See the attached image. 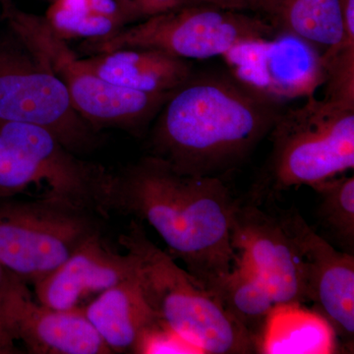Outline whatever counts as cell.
I'll use <instances>...</instances> for the list:
<instances>
[{"instance_id": "6da1fadb", "label": "cell", "mask_w": 354, "mask_h": 354, "mask_svg": "<svg viewBox=\"0 0 354 354\" xmlns=\"http://www.w3.org/2000/svg\"><path fill=\"white\" fill-rule=\"evenodd\" d=\"M237 202L220 177L180 174L153 155L113 176L109 193L111 212L147 221L209 292L237 259L232 242Z\"/></svg>"}, {"instance_id": "7a4b0ae2", "label": "cell", "mask_w": 354, "mask_h": 354, "mask_svg": "<svg viewBox=\"0 0 354 354\" xmlns=\"http://www.w3.org/2000/svg\"><path fill=\"white\" fill-rule=\"evenodd\" d=\"M281 104L232 76L193 74L160 109L153 156L180 174L220 177L270 134Z\"/></svg>"}, {"instance_id": "3957f363", "label": "cell", "mask_w": 354, "mask_h": 354, "mask_svg": "<svg viewBox=\"0 0 354 354\" xmlns=\"http://www.w3.org/2000/svg\"><path fill=\"white\" fill-rule=\"evenodd\" d=\"M267 165L245 202L263 206L281 192L314 187L354 167V106L324 97L283 111L270 132Z\"/></svg>"}, {"instance_id": "277c9868", "label": "cell", "mask_w": 354, "mask_h": 354, "mask_svg": "<svg viewBox=\"0 0 354 354\" xmlns=\"http://www.w3.org/2000/svg\"><path fill=\"white\" fill-rule=\"evenodd\" d=\"M118 242L134 258L136 278L160 323L201 353H259L245 330L176 259L132 220Z\"/></svg>"}, {"instance_id": "5b68a950", "label": "cell", "mask_w": 354, "mask_h": 354, "mask_svg": "<svg viewBox=\"0 0 354 354\" xmlns=\"http://www.w3.org/2000/svg\"><path fill=\"white\" fill-rule=\"evenodd\" d=\"M113 176L43 127L0 120V200L27 196L111 213Z\"/></svg>"}, {"instance_id": "8992f818", "label": "cell", "mask_w": 354, "mask_h": 354, "mask_svg": "<svg viewBox=\"0 0 354 354\" xmlns=\"http://www.w3.org/2000/svg\"><path fill=\"white\" fill-rule=\"evenodd\" d=\"M0 3L14 36L62 81L77 113L88 124L138 127L160 111L171 94H147L102 80L44 18L23 12L11 0H0Z\"/></svg>"}, {"instance_id": "52a82bcc", "label": "cell", "mask_w": 354, "mask_h": 354, "mask_svg": "<svg viewBox=\"0 0 354 354\" xmlns=\"http://www.w3.org/2000/svg\"><path fill=\"white\" fill-rule=\"evenodd\" d=\"M99 214L41 198L0 200V264L29 286L57 270L91 235Z\"/></svg>"}, {"instance_id": "ba28073f", "label": "cell", "mask_w": 354, "mask_h": 354, "mask_svg": "<svg viewBox=\"0 0 354 354\" xmlns=\"http://www.w3.org/2000/svg\"><path fill=\"white\" fill-rule=\"evenodd\" d=\"M278 32L274 24L239 10L189 3L93 39L88 48L97 53L123 48H153L181 59H208L223 57L244 41L271 39Z\"/></svg>"}, {"instance_id": "9c48e42d", "label": "cell", "mask_w": 354, "mask_h": 354, "mask_svg": "<svg viewBox=\"0 0 354 354\" xmlns=\"http://www.w3.org/2000/svg\"><path fill=\"white\" fill-rule=\"evenodd\" d=\"M18 50L0 39V120L43 127L74 153L88 149L90 124L77 113L64 84Z\"/></svg>"}, {"instance_id": "30bf717a", "label": "cell", "mask_w": 354, "mask_h": 354, "mask_svg": "<svg viewBox=\"0 0 354 354\" xmlns=\"http://www.w3.org/2000/svg\"><path fill=\"white\" fill-rule=\"evenodd\" d=\"M323 51L297 35L244 41L223 55L230 73L256 92L283 102L309 97L325 82Z\"/></svg>"}, {"instance_id": "8fae6325", "label": "cell", "mask_w": 354, "mask_h": 354, "mask_svg": "<svg viewBox=\"0 0 354 354\" xmlns=\"http://www.w3.org/2000/svg\"><path fill=\"white\" fill-rule=\"evenodd\" d=\"M274 216L304 262L307 302L327 321L337 346L351 349L354 337V255L321 236L295 208L277 209Z\"/></svg>"}, {"instance_id": "7c38bea8", "label": "cell", "mask_w": 354, "mask_h": 354, "mask_svg": "<svg viewBox=\"0 0 354 354\" xmlns=\"http://www.w3.org/2000/svg\"><path fill=\"white\" fill-rule=\"evenodd\" d=\"M0 326L28 353H111L82 309L46 306L28 283L7 271L0 288Z\"/></svg>"}, {"instance_id": "4fadbf2b", "label": "cell", "mask_w": 354, "mask_h": 354, "mask_svg": "<svg viewBox=\"0 0 354 354\" xmlns=\"http://www.w3.org/2000/svg\"><path fill=\"white\" fill-rule=\"evenodd\" d=\"M232 246L249 263L277 306L307 302L304 262L274 214L239 200Z\"/></svg>"}, {"instance_id": "5bb4252c", "label": "cell", "mask_w": 354, "mask_h": 354, "mask_svg": "<svg viewBox=\"0 0 354 354\" xmlns=\"http://www.w3.org/2000/svg\"><path fill=\"white\" fill-rule=\"evenodd\" d=\"M136 274L134 258L116 252L102 232L88 236L57 270L35 283L34 295L50 308L83 309L102 292Z\"/></svg>"}, {"instance_id": "9a60e30c", "label": "cell", "mask_w": 354, "mask_h": 354, "mask_svg": "<svg viewBox=\"0 0 354 354\" xmlns=\"http://www.w3.org/2000/svg\"><path fill=\"white\" fill-rule=\"evenodd\" d=\"M83 62L102 80L147 94H171L193 75L187 60L153 48H118Z\"/></svg>"}, {"instance_id": "2e32d148", "label": "cell", "mask_w": 354, "mask_h": 354, "mask_svg": "<svg viewBox=\"0 0 354 354\" xmlns=\"http://www.w3.org/2000/svg\"><path fill=\"white\" fill-rule=\"evenodd\" d=\"M82 310L111 353H136L146 333L160 322L136 274L102 292Z\"/></svg>"}, {"instance_id": "e0dca14e", "label": "cell", "mask_w": 354, "mask_h": 354, "mask_svg": "<svg viewBox=\"0 0 354 354\" xmlns=\"http://www.w3.org/2000/svg\"><path fill=\"white\" fill-rule=\"evenodd\" d=\"M209 293L245 330L262 353L266 330L277 305L249 263L237 253L232 271Z\"/></svg>"}, {"instance_id": "ac0fdd59", "label": "cell", "mask_w": 354, "mask_h": 354, "mask_svg": "<svg viewBox=\"0 0 354 354\" xmlns=\"http://www.w3.org/2000/svg\"><path fill=\"white\" fill-rule=\"evenodd\" d=\"M302 305H281L272 311L262 353H332L337 348L327 321Z\"/></svg>"}, {"instance_id": "d6986e66", "label": "cell", "mask_w": 354, "mask_h": 354, "mask_svg": "<svg viewBox=\"0 0 354 354\" xmlns=\"http://www.w3.org/2000/svg\"><path fill=\"white\" fill-rule=\"evenodd\" d=\"M274 14L278 31L297 35L325 50L344 41L339 0H279Z\"/></svg>"}, {"instance_id": "ffe728a7", "label": "cell", "mask_w": 354, "mask_h": 354, "mask_svg": "<svg viewBox=\"0 0 354 354\" xmlns=\"http://www.w3.org/2000/svg\"><path fill=\"white\" fill-rule=\"evenodd\" d=\"M319 197L317 218L339 250L354 255V177L335 176L312 187Z\"/></svg>"}, {"instance_id": "44dd1931", "label": "cell", "mask_w": 354, "mask_h": 354, "mask_svg": "<svg viewBox=\"0 0 354 354\" xmlns=\"http://www.w3.org/2000/svg\"><path fill=\"white\" fill-rule=\"evenodd\" d=\"M60 39L85 38L88 41L108 37L123 29L118 21L94 12L88 0H55L44 18Z\"/></svg>"}, {"instance_id": "7402d4cb", "label": "cell", "mask_w": 354, "mask_h": 354, "mask_svg": "<svg viewBox=\"0 0 354 354\" xmlns=\"http://www.w3.org/2000/svg\"><path fill=\"white\" fill-rule=\"evenodd\" d=\"M138 354L185 353L200 354L199 351L180 335L158 322L151 328L140 342Z\"/></svg>"}, {"instance_id": "603a6c76", "label": "cell", "mask_w": 354, "mask_h": 354, "mask_svg": "<svg viewBox=\"0 0 354 354\" xmlns=\"http://www.w3.org/2000/svg\"><path fill=\"white\" fill-rule=\"evenodd\" d=\"M134 2L141 15L146 18L189 4L186 0H134Z\"/></svg>"}, {"instance_id": "cb8c5ba5", "label": "cell", "mask_w": 354, "mask_h": 354, "mask_svg": "<svg viewBox=\"0 0 354 354\" xmlns=\"http://www.w3.org/2000/svg\"><path fill=\"white\" fill-rule=\"evenodd\" d=\"M342 25H344V41L346 44H354V0H339Z\"/></svg>"}, {"instance_id": "d4e9b609", "label": "cell", "mask_w": 354, "mask_h": 354, "mask_svg": "<svg viewBox=\"0 0 354 354\" xmlns=\"http://www.w3.org/2000/svg\"><path fill=\"white\" fill-rule=\"evenodd\" d=\"M206 2L223 7V8L241 11L243 9L250 8V7L270 3V0H206Z\"/></svg>"}, {"instance_id": "484cf974", "label": "cell", "mask_w": 354, "mask_h": 354, "mask_svg": "<svg viewBox=\"0 0 354 354\" xmlns=\"http://www.w3.org/2000/svg\"><path fill=\"white\" fill-rule=\"evenodd\" d=\"M19 348L16 346L13 339L6 334V330L0 326V354L20 353Z\"/></svg>"}, {"instance_id": "4316f807", "label": "cell", "mask_w": 354, "mask_h": 354, "mask_svg": "<svg viewBox=\"0 0 354 354\" xmlns=\"http://www.w3.org/2000/svg\"><path fill=\"white\" fill-rule=\"evenodd\" d=\"M6 270L2 267V265L0 264V288H1L2 283H3L4 279H6Z\"/></svg>"}, {"instance_id": "83f0119b", "label": "cell", "mask_w": 354, "mask_h": 354, "mask_svg": "<svg viewBox=\"0 0 354 354\" xmlns=\"http://www.w3.org/2000/svg\"><path fill=\"white\" fill-rule=\"evenodd\" d=\"M188 3H207L206 0H186Z\"/></svg>"}]
</instances>
